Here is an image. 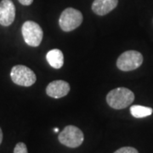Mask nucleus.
I'll use <instances>...</instances> for the list:
<instances>
[{
  "label": "nucleus",
  "mask_w": 153,
  "mask_h": 153,
  "mask_svg": "<svg viewBox=\"0 0 153 153\" xmlns=\"http://www.w3.org/2000/svg\"><path fill=\"white\" fill-rule=\"evenodd\" d=\"M2 141H3V132H2V129L0 128V145H1Z\"/></svg>",
  "instance_id": "nucleus-15"
},
{
  "label": "nucleus",
  "mask_w": 153,
  "mask_h": 153,
  "mask_svg": "<svg viewBox=\"0 0 153 153\" xmlns=\"http://www.w3.org/2000/svg\"><path fill=\"white\" fill-rule=\"evenodd\" d=\"M118 0H94L92 4V10L98 16H105L117 6Z\"/></svg>",
  "instance_id": "nucleus-9"
},
{
  "label": "nucleus",
  "mask_w": 153,
  "mask_h": 153,
  "mask_svg": "<svg viewBox=\"0 0 153 153\" xmlns=\"http://www.w3.org/2000/svg\"><path fill=\"white\" fill-rule=\"evenodd\" d=\"M22 33L25 42L31 47L39 46L44 37L43 29L38 23L32 21L24 22L22 27Z\"/></svg>",
  "instance_id": "nucleus-2"
},
{
  "label": "nucleus",
  "mask_w": 153,
  "mask_h": 153,
  "mask_svg": "<svg viewBox=\"0 0 153 153\" xmlns=\"http://www.w3.org/2000/svg\"><path fill=\"white\" fill-rule=\"evenodd\" d=\"M54 130H55V133H58V132H59V128H55Z\"/></svg>",
  "instance_id": "nucleus-16"
},
{
  "label": "nucleus",
  "mask_w": 153,
  "mask_h": 153,
  "mask_svg": "<svg viewBox=\"0 0 153 153\" xmlns=\"http://www.w3.org/2000/svg\"><path fill=\"white\" fill-rule=\"evenodd\" d=\"M16 18V7L11 0H2L0 2V25L9 27Z\"/></svg>",
  "instance_id": "nucleus-7"
},
{
  "label": "nucleus",
  "mask_w": 153,
  "mask_h": 153,
  "mask_svg": "<svg viewBox=\"0 0 153 153\" xmlns=\"http://www.w3.org/2000/svg\"><path fill=\"white\" fill-rule=\"evenodd\" d=\"M82 22V15L79 10L67 8L61 13L59 25L64 32H71L77 28Z\"/></svg>",
  "instance_id": "nucleus-6"
},
{
  "label": "nucleus",
  "mask_w": 153,
  "mask_h": 153,
  "mask_svg": "<svg viewBox=\"0 0 153 153\" xmlns=\"http://www.w3.org/2000/svg\"><path fill=\"white\" fill-rule=\"evenodd\" d=\"M153 110L151 107L134 105L130 107V113L135 118H143L152 114Z\"/></svg>",
  "instance_id": "nucleus-11"
},
{
  "label": "nucleus",
  "mask_w": 153,
  "mask_h": 153,
  "mask_svg": "<svg viewBox=\"0 0 153 153\" xmlns=\"http://www.w3.org/2000/svg\"><path fill=\"white\" fill-rule=\"evenodd\" d=\"M46 59L49 64L55 69H60L64 64V55L60 49H54L47 53Z\"/></svg>",
  "instance_id": "nucleus-10"
},
{
  "label": "nucleus",
  "mask_w": 153,
  "mask_h": 153,
  "mask_svg": "<svg viewBox=\"0 0 153 153\" xmlns=\"http://www.w3.org/2000/svg\"><path fill=\"white\" fill-rule=\"evenodd\" d=\"M142 55L136 50H128L123 53L117 60V68L123 71L135 70L142 65Z\"/></svg>",
  "instance_id": "nucleus-5"
},
{
  "label": "nucleus",
  "mask_w": 153,
  "mask_h": 153,
  "mask_svg": "<svg viewBox=\"0 0 153 153\" xmlns=\"http://www.w3.org/2000/svg\"><path fill=\"white\" fill-rule=\"evenodd\" d=\"M10 76L14 83L24 87L32 86L37 80V76L34 71L27 66L23 65L14 66L11 69Z\"/></svg>",
  "instance_id": "nucleus-4"
},
{
  "label": "nucleus",
  "mask_w": 153,
  "mask_h": 153,
  "mask_svg": "<svg viewBox=\"0 0 153 153\" xmlns=\"http://www.w3.org/2000/svg\"><path fill=\"white\" fill-rule=\"evenodd\" d=\"M114 153H139L135 148L130 147V146H125V147H122L118 149L117 151H116Z\"/></svg>",
  "instance_id": "nucleus-13"
},
{
  "label": "nucleus",
  "mask_w": 153,
  "mask_h": 153,
  "mask_svg": "<svg viewBox=\"0 0 153 153\" xmlns=\"http://www.w3.org/2000/svg\"><path fill=\"white\" fill-rule=\"evenodd\" d=\"M21 4H22V5H31L32 4H33V0H18Z\"/></svg>",
  "instance_id": "nucleus-14"
},
{
  "label": "nucleus",
  "mask_w": 153,
  "mask_h": 153,
  "mask_svg": "<svg viewBox=\"0 0 153 153\" xmlns=\"http://www.w3.org/2000/svg\"><path fill=\"white\" fill-rule=\"evenodd\" d=\"M70 91L69 83L63 80H56L53 81L46 88V93L49 97L59 99L67 95Z\"/></svg>",
  "instance_id": "nucleus-8"
},
{
  "label": "nucleus",
  "mask_w": 153,
  "mask_h": 153,
  "mask_svg": "<svg viewBox=\"0 0 153 153\" xmlns=\"http://www.w3.org/2000/svg\"><path fill=\"white\" fill-rule=\"evenodd\" d=\"M134 100V94L130 89L117 88L111 90L106 95V102L111 108L116 110L124 109Z\"/></svg>",
  "instance_id": "nucleus-1"
},
{
  "label": "nucleus",
  "mask_w": 153,
  "mask_h": 153,
  "mask_svg": "<svg viewBox=\"0 0 153 153\" xmlns=\"http://www.w3.org/2000/svg\"><path fill=\"white\" fill-rule=\"evenodd\" d=\"M59 141L67 147L76 148L80 146L83 142V133L80 128L73 125H68L60 132Z\"/></svg>",
  "instance_id": "nucleus-3"
},
{
  "label": "nucleus",
  "mask_w": 153,
  "mask_h": 153,
  "mask_svg": "<svg viewBox=\"0 0 153 153\" xmlns=\"http://www.w3.org/2000/svg\"><path fill=\"white\" fill-rule=\"evenodd\" d=\"M14 153H28L27 146L22 142L17 143L14 149Z\"/></svg>",
  "instance_id": "nucleus-12"
}]
</instances>
